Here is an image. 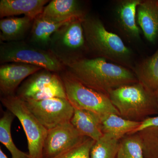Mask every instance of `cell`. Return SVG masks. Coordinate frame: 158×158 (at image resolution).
Segmentation results:
<instances>
[{
  "instance_id": "1",
  "label": "cell",
  "mask_w": 158,
  "mask_h": 158,
  "mask_svg": "<svg viewBox=\"0 0 158 158\" xmlns=\"http://www.w3.org/2000/svg\"><path fill=\"white\" fill-rule=\"evenodd\" d=\"M66 67L83 85L108 96L111 90L139 82L130 69L100 57L82 58Z\"/></svg>"
},
{
  "instance_id": "2",
  "label": "cell",
  "mask_w": 158,
  "mask_h": 158,
  "mask_svg": "<svg viewBox=\"0 0 158 158\" xmlns=\"http://www.w3.org/2000/svg\"><path fill=\"white\" fill-rule=\"evenodd\" d=\"M82 23L88 51L95 57L104 58L132 69V52L118 35L108 31L102 21L95 16L86 15Z\"/></svg>"
},
{
  "instance_id": "3",
  "label": "cell",
  "mask_w": 158,
  "mask_h": 158,
  "mask_svg": "<svg viewBox=\"0 0 158 158\" xmlns=\"http://www.w3.org/2000/svg\"><path fill=\"white\" fill-rule=\"evenodd\" d=\"M108 97L119 116L128 120L141 122L158 114L154 93L139 82L111 90Z\"/></svg>"
},
{
  "instance_id": "4",
  "label": "cell",
  "mask_w": 158,
  "mask_h": 158,
  "mask_svg": "<svg viewBox=\"0 0 158 158\" xmlns=\"http://www.w3.org/2000/svg\"><path fill=\"white\" fill-rule=\"evenodd\" d=\"M83 18L75 19L66 23L51 37L49 51L65 67L84 58L83 53L88 51Z\"/></svg>"
},
{
  "instance_id": "5",
  "label": "cell",
  "mask_w": 158,
  "mask_h": 158,
  "mask_svg": "<svg viewBox=\"0 0 158 158\" xmlns=\"http://www.w3.org/2000/svg\"><path fill=\"white\" fill-rule=\"evenodd\" d=\"M0 62H18L39 66L57 73L65 66L49 50L41 49L23 40L1 42Z\"/></svg>"
},
{
  "instance_id": "6",
  "label": "cell",
  "mask_w": 158,
  "mask_h": 158,
  "mask_svg": "<svg viewBox=\"0 0 158 158\" xmlns=\"http://www.w3.org/2000/svg\"><path fill=\"white\" fill-rule=\"evenodd\" d=\"M67 99L74 109L91 111L101 117L110 114L119 116L108 95L86 87L66 72L60 77Z\"/></svg>"
},
{
  "instance_id": "7",
  "label": "cell",
  "mask_w": 158,
  "mask_h": 158,
  "mask_svg": "<svg viewBox=\"0 0 158 158\" xmlns=\"http://www.w3.org/2000/svg\"><path fill=\"white\" fill-rule=\"evenodd\" d=\"M1 102L21 123L27 139L29 158H43L48 130L30 111L23 99L15 95L2 96Z\"/></svg>"
},
{
  "instance_id": "8",
  "label": "cell",
  "mask_w": 158,
  "mask_h": 158,
  "mask_svg": "<svg viewBox=\"0 0 158 158\" xmlns=\"http://www.w3.org/2000/svg\"><path fill=\"white\" fill-rule=\"evenodd\" d=\"M23 99L30 111L48 130L70 121L73 114V107L67 98H56L39 101Z\"/></svg>"
},
{
  "instance_id": "9",
  "label": "cell",
  "mask_w": 158,
  "mask_h": 158,
  "mask_svg": "<svg viewBox=\"0 0 158 158\" xmlns=\"http://www.w3.org/2000/svg\"><path fill=\"white\" fill-rule=\"evenodd\" d=\"M88 137L82 135L70 122L64 123L48 130L43 158H52L81 144Z\"/></svg>"
},
{
  "instance_id": "10",
  "label": "cell",
  "mask_w": 158,
  "mask_h": 158,
  "mask_svg": "<svg viewBox=\"0 0 158 158\" xmlns=\"http://www.w3.org/2000/svg\"><path fill=\"white\" fill-rule=\"evenodd\" d=\"M42 68L36 65L12 62L0 66V91L2 96L15 95L22 82Z\"/></svg>"
},
{
  "instance_id": "11",
  "label": "cell",
  "mask_w": 158,
  "mask_h": 158,
  "mask_svg": "<svg viewBox=\"0 0 158 158\" xmlns=\"http://www.w3.org/2000/svg\"><path fill=\"white\" fill-rule=\"evenodd\" d=\"M141 0H119L115 7L116 26L127 39L131 41L140 38L141 29L137 22V9Z\"/></svg>"
},
{
  "instance_id": "12",
  "label": "cell",
  "mask_w": 158,
  "mask_h": 158,
  "mask_svg": "<svg viewBox=\"0 0 158 158\" xmlns=\"http://www.w3.org/2000/svg\"><path fill=\"white\" fill-rule=\"evenodd\" d=\"M42 16L57 23L64 22L86 15L79 1L76 0H52L44 9Z\"/></svg>"
},
{
  "instance_id": "13",
  "label": "cell",
  "mask_w": 158,
  "mask_h": 158,
  "mask_svg": "<svg viewBox=\"0 0 158 158\" xmlns=\"http://www.w3.org/2000/svg\"><path fill=\"white\" fill-rule=\"evenodd\" d=\"M137 22L150 42L158 39V0H141L137 9Z\"/></svg>"
},
{
  "instance_id": "14",
  "label": "cell",
  "mask_w": 158,
  "mask_h": 158,
  "mask_svg": "<svg viewBox=\"0 0 158 158\" xmlns=\"http://www.w3.org/2000/svg\"><path fill=\"white\" fill-rule=\"evenodd\" d=\"M49 2L48 0H1L0 17L23 15L34 19L42 14Z\"/></svg>"
},
{
  "instance_id": "15",
  "label": "cell",
  "mask_w": 158,
  "mask_h": 158,
  "mask_svg": "<svg viewBox=\"0 0 158 158\" xmlns=\"http://www.w3.org/2000/svg\"><path fill=\"white\" fill-rule=\"evenodd\" d=\"M70 21L56 22L47 19L40 14L34 19L29 34V43L41 49L49 50L53 34Z\"/></svg>"
},
{
  "instance_id": "16",
  "label": "cell",
  "mask_w": 158,
  "mask_h": 158,
  "mask_svg": "<svg viewBox=\"0 0 158 158\" xmlns=\"http://www.w3.org/2000/svg\"><path fill=\"white\" fill-rule=\"evenodd\" d=\"M34 19L27 16L9 17L0 20V40L2 42L22 41L30 34Z\"/></svg>"
},
{
  "instance_id": "17",
  "label": "cell",
  "mask_w": 158,
  "mask_h": 158,
  "mask_svg": "<svg viewBox=\"0 0 158 158\" xmlns=\"http://www.w3.org/2000/svg\"><path fill=\"white\" fill-rule=\"evenodd\" d=\"M70 122L82 135L94 141L103 135L101 128V117L91 111L74 108Z\"/></svg>"
},
{
  "instance_id": "18",
  "label": "cell",
  "mask_w": 158,
  "mask_h": 158,
  "mask_svg": "<svg viewBox=\"0 0 158 158\" xmlns=\"http://www.w3.org/2000/svg\"><path fill=\"white\" fill-rule=\"evenodd\" d=\"M132 71L138 81L155 93L158 88V48L152 56L134 65Z\"/></svg>"
},
{
  "instance_id": "19",
  "label": "cell",
  "mask_w": 158,
  "mask_h": 158,
  "mask_svg": "<svg viewBox=\"0 0 158 158\" xmlns=\"http://www.w3.org/2000/svg\"><path fill=\"white\" fill-rule=\"evenodd\" d=\"M59 77L56 73L42 69L26 79L18 88L17 96L31 98Z\"/></svg>"
},
{
  "instance_id": "20",
  "label": "cell",
  "mask_w": 158,
  "mask_h": 158,
  "mask_svg": "<svg viewBox=\"0 0 158 158\" xmlns=\"http://www.w3.org/2000/svg\"><path fill=\"white\" fill-rule=\"evenodd\" d=\"M141 122L131 121L115 114H110L101 118V128L102 132L121 140L137 128Z\"/></svg>"
},
{
  "instance_id": "21",
  "label": "cell",
  "mask_w": 158,
  "mask_h": 158,
  "mask_svg": "<svg viewBox=\"0 0 158 158\" xmlns=\"http://www.w3.org/2000/svg\"><path fill=\"white\" fill-rule=\"evenodd\" d=\"M15 116L9 111L5 112L0 119V141L11 153V158H29V154L19 149L11 135V127Z\"/></svg>"
},
{
  "instance_id": "22",
  "label": "cell",
  "mask_w": 158,
  "mask_h": 158,
  "mask_svg": "<svg viewBox=\"0 0 158 158\" xmlns=\"http://www.w3.org/2000/svg\"><path fill=\"white\" fill-rule=\"evenodd\" d=\"M120 140L104 134L94 141L90 152V158H116Z\"/></svg>"
},
{
  "instance_id": "23",
  "label": "cell",
  "mask_w": 158,
  "mask_h": 158,
  "mask_svg": "<svg viewBox=\"0 0 158 158\" xmlns=\"http://www.w3.org/2000/svg\"><path fill=\"white\" fill-rule=\"evenodd\" d=\"M116 158H144L142 142L138 133L126 135L120 140Z\"/></svg>"
},
{
  "instance_id": "24",
  "label": "cell",
  "mask_w": 158,
  "mask_h": 158,
  "mask_svg": "<svg viewBox=\"0 0 158 158\" xmlns=\"http://www.w3.org/2000/svg\"><path fill=\"white\" fill-rule=\"evenodd\" d=\"M144 158H158V127H150L138 132Z\"/></svg>"
},
{
  "instance_id": "25",
  "label": "cell",
  "mask_w": 158,
  "mask_h": 158,
  "mask_svg": "<svg viewBox=\"0 0 158 158\" xmlns=\"http://www.w3.org/2000/svg\"><path fill=\"white\" fill-rule=\"evenodd\" d=\"M56 98H67L65 88L60 77L29 99L39 101Z\"/></svg>"
},
{
  "instance_id": "26",
  "label": "cell",
  "mask_w": 158,
  "mask_h": 158,
  "mask_svg": "<svg viewBox=\"0 0 158 158\" xmlns=\"http://www.w3.org/2000/svg\"><path fill=\"white\" fill-rule=\"evenodd\" d=\"M94 141L93 139L88 138L81 144L52 158H90V149Z\"/></svg>"
},
{
  "instance_id": "27",
  "label": "cell",
  "mask_w": 158,
  "mask_h": 158,
  "mask_svg": "<svg viewBox=\"0 0 158 158\" xmlns=\"http://www.w3.org/2000/svg\"><path fill=\"white\" fill-rule=\"evenodd\" d=\"M158 127V116L149 117L141 122V124L137 128L130 133V134H135L142 130L150 127Z\"/></svg>"
},
{
  "instance_id": "28",
  "label": "cell",
  "mask_w": 158,
  "mask_h": 158,
  "mask_svg": "<svg viewBox=\"0 0 158 158\" xmlns=\"http://www.w3.org/2000/svg\"><path fill=\"white\" fill-rule=\"evenodd\" d=\"M0 158H8L1 148H0Z\"/></svg>"
},
{
  "instance_id": "29",
  "label": "cell",
  "mask_w": 158,
  "mask_h": 158,
  "mask_svg": "<svg viewBox=\"0 0 158 158\" xmlns=\"http://www.w3.org/2000/svg\"><path fill=\"white\" fill-rule=\"evenodd\" d=\"M154 94L155 95L156 102L157 105L158 109V88L157 89V90H156Z\"/></svg>"
}]
</instances>
